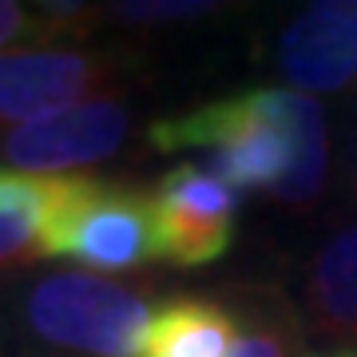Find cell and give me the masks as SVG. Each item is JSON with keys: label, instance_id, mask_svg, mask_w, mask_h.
<instances>
[{"label": "cell", "instance_id": "obj_1", "mask_svg": "<svg viewBox=\"0 0 357 357\" xmlns=\"http://www.w3.org/2000/svg\"><path fill=\"white\" fill-rule=\"evenodd\" d=\"M159 151L203 147L230 191H270L286 206L314 203L330 171L326 115L294 88H255L151 123Z\"/></svg>", "mask_w": 357, "mask_h": 357}, {"label": "cell", "instance_id": "obj_2", "mask_svg": "<svg viewBox=\"0 0 357 357\" xmlns=\"http://www.w3.org/2000/svg\"><path fill=\"white\" fill-rule=\"evenodd\" d=\"M40 258H68L103 274H128L155 262L151 195L88 175H48Z\"/></svg>", "mask_w": 357, "mask_h": 357}, {"label": "cell", "instance_id": "obj_3", "mask_svg": "<svg viewBox=\"0 0 357 357\" xmlns=\"http://www.w3.org/2000/svg\"><path fill=\"white\" fill-rule=\"evenodd\" d=\"M151 310L139 290L96 274H52L28 294V326L40 342L91 357H139Z\"/></svg>", "mask_w": 357, "mask_h": 357}, {"label": "cell", "instance_id": "obj_4", "mask_svg": "<svg viewBox=\"0 0 357 357\" xmlns=\"http://www.w3.org/2000/svg\"><path fill=\"white\" fill-rule=\"evenodd\" d=\"M238 191H230L215 171L175 167L151 191L155 246L159 258L178 270L211 266L234 243Z\"/></svg>", "mask_w": 357, "mask_h": 357}, {"label": "cell", "instance_id": "obj_5", "mask_svg": "<svg viewBox=\"0 0 357 357\" xmlns=\"http://www.w3.org/2000/svg\"><path fill=\"white\" fill-rule=\"evenodd\" d=\"M128 135V107L115 96H96L64 112L28 119L0 135V155L24 175H68L103 163Z\"/></svg>", "mask_w": 357, "mask_h": 357}, {"label": "cell", "instance_id": "obj_6", "mask_svg": "<svg viewBox=\"0 0 357 357\" xmlns=\"http://www.w3.org/2000/svg\"><path fill=\"white\" fill-rule=\"evenodd\" d=\"M119 72L123 60L103 52H8L0 56V123L20 128L28 119L96 100L103 88H112Z\"/></svg>", "mask_w": 357, "mask_h": 357}, {"label": "cell", "instance_id": "obj_7", "mask_svg": "<svg viewBox=\"0 0 357 357\" xmlns=\"http://www.w3.org/2000/svg\"><path fill=\"white\" fill-rule=\"evenodd\" d=\"M278 68L294 91H342L357 79V0H318L278 40Z\"/></svg>", "mask_w": 357, "mask_h": 357}, {"label": "cell", "instance_id": "obj_8", "mask_svg": "<svg viewBox=\"0 0 357 357\" xmlns=\"http://www.w3.org/2000/svg\"><path fill=\"white\" fill-rule=\"evenodd\" d=\"M243 330V314L222 302L171 298L147 321L139 357H230Z\"/></svg>", "mask_w": 357, "mask_h": 357}, {"label": "cell", "instance_id": "obj_9", "mask_svg": "<svg viewBox=\"0 0 357 357\" xmlns=\"http://www.w3.org/2000/svg\"><path fill=\"white\" fill-rule=\"evenodd\" d=\"M306 310L318 337L354 354L357 345V222L318 250L306 282Z\"/></svg>", "mask_w": 357, "mask_h": 357}, {"label": "cell", "instance_id": "obj_10", "mask_svg": "<svg viewBox=\"0 0 357 357\" xmlns=\"http://www.w3.org/2000/svg\"><path fill=\"white\" fill-rule=\"evenodd\" d=\"M298 342H302V333L290 314H262V318H255V326L243 330V342L234 345L230 357H294Z\"/></svg>", "mask_w": 357, "mask_h": 357}, {"label": "cell", "instance_id": "obj_11", "mask_svg": "<svg viewBox=\"0 0 357 357\" xmlns=\"http://www.w3.org/2000/svg\"><path fill=\"white\" fill-rule=\"evenodd\" d=\"M215 8L218 4H211V0H128V4L103 8V13L115 24H175V20L211 16Z\"/></svg>", "mask_w": 357, "mask_h": 357}, {"label": "cell", "instance_id": "obj_12", "mask_svg": "<svg viewBox=\"0 0 357 357\" xmlns=\"http://www.w3.org/2000/svg\"><path fill=\"white\" fill-rule=\"evenodd\" d=\"M40 258V218L24 211H0V266Z\"/></svg>", "mask_w": 357, "mask_h": 357}, {"label": "cell", "instance_id": "obj_13", "mask_svg": "<svg viewBox=\"0 0 357 357\" xmlns=\"http://www.w3.org/2000/svg\"><path fill=\"white\" fill-rule=\"evenodd\" d=\"M52 36H60V32H56L44 16H32L24 4L0 0V56H8L13 44H24V40H52Z\"/></svg>", "mask_w": 357, "mask_h": 357}, {"label": "cell", "instance_id": "obj_14", "mask_svg": "<svg viewBox=\"0 0 357 357\" xmlns=\"http://www.w3.org/2000/svg\"><path fill=\"white\" fill-rule=\"evenodd\" d=\"M306 357H357V354H349V349H333V354H306Z\"/></svg>", "mask_w": 357, "mask_h": 357}]
</instances>
